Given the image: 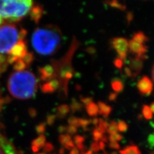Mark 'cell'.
<instances>
[{
  "label": "cell",
  "mask_w": 154,
  "mask_h": 154,
  "mask_svg": "<svg viewBox=\"0 0 154 154\" xmlns=\"http://www.w3.org/2000/svg\"><path fill=\"white\" fill-rule=\"evenodd\" d=\"M143 60H144L137 57H134L133 59L131 60L130 67L128 68L131 71L132 76H136L140 73L143 66Z\"/></svg>",
  "instance_id": "30bf717a"
},
{
  "label": "cell",
  "mask_w": 154,
  "mask_h": 154,
  "mask_svg": "<svg viewBox=\"0 0 154 154\" xmlns=\"http://www.w3.org/2000/svg\"><path fill=\"white\" fill-rule=\"evenodd\" d=\"M109 147L112 149H115V150H119L120 148V146L118 142H110Z\"/></svg>",
  "instance_id": "74e56055"
},
{
  "label": "cell",
  "mask_w": 154,
  "mask_h": 154,
  "mask_svg": "<svg viewBox=\"0 0 154 154\" xmlns=\"http://www.w3.org/2000/svg\"><path fill=\"white\" fill-rule=\"evenodd\" d=\"M38 154H45V153H38Z\"/></svg>",
  "instance_id": "db71d44e"
},
{
  "label": "cell",
  "mask_w": 154,
  "mask_h": 154,
  "mask_svg": "<svg viewBox=\"0 0 154 154\" xmlns=\"http://www.w3.org/2000/svg\"><path fill=\"white\" fill-rule=\"evenodd\" d=\"M142 113L143 116L144 117V118L146 119H150L152 118L153 116V113L151 111V110L150 109V107L149 106L144 105L143 106L142 108Z\"/></svg>",
  "instance_id": "ffe728a7"
},
{
  "label": "cell",
  "mask_w": 154,
  "mask_h": 154,
  "mask_svg": "<svg viewBox=\"0 0 154 154\" xmlns=\"http://www.w3.org/2000/svg\"><path fill=\"white\" fill-rule=\"evenodd\" d=\"M46 129V123H41L40 124L37 125L35 127V131L37 133L41 135L45 132Z\"/></svg>",
  "instance_id": "4316f807"
},
{
  "label": "cell",
  "mask_w": 154,
  "mask_h": 154,
  "mask_svg": "<svg viewBox=\"0 0 154 154\" xmlns=\"http://www.w3.org/2000/svg\"><path fill=\"white\" fill-rule=\"evenodd\" d=\"M79 151L78 149L76 148V147H74L73 148H72L69 153V154H79Z\"/></svg>",
  "instance_id": "7bdbcfd3"
},
{
  "label": "cell",
  "mask_w": 154,
  "mask_h": 154,
  "mask_svg": "<svg viewBox=\"0 0 154 154\" xmlns=\"http://www.w3.org/2000/svg\"><path fill=\"white\" fill-rule=\"evenodd\" d=\"M108 125H109V123L105 121V120H103L102 118H100L98 124L97 125V127H96V129H97L100 132H101L102 134H104L106 131H107Z\"/></svg>",
  "instance_id": "d6986e66"
},
{
  "label": "cell",
  "mask_w": 154,
  "mask_h": 154,
  "mask_svg": "<svg viewBox=\"0 0 154 154\" xmlns=\"http://www.w3.org/2000/svg\"><path fill=\"white\" fill-rule=\"evenodd\" d=\"M109 139V141L110 142H118V141L122 140L123 136H122L121 134L116 133V134H114L110 135Z\"/></svg>",
  "instance_id": "83f0119b"
},
{
  "label": "cell",
  "mask_w": 154,
  "mask_h": 154,
  "mask_svg": "<svg viewBox=\"0 0 154 154\" xmlns=\"http://www.w3.org/2000/svg\"><path fill=\"white\" fill-rule=\"evenodd\" d=\"M30 116H31L32 117L34 118V117H35V116H36V115H37V112H36V110H35L33 109H31V110H30Z\"/></svg>",
  "instance_id": "ee69618b"
},
{
  "label": "cell",
  "mask_w": 154,
  "mask_h": 154,
  "mask_svg": "<svg viewBox=\"0 0 154 154\" xmlns=\"http://www.w3.org/2000/svg\"><path fill=\"white\" fill-rule=\"evenodd\" d=\"M54 146L53 145V144L51 143L48 142L45 144L44 148H43V150L45 152H51V151L54 150Z\"/></svg>",
  "instance_id": "836d02e7"
},
{
  "label": "cell",
  "mask_w": 154,
  "mask_h": 154,
  "mask_svg": "<svg viewBox=\"0 0 154 154\" xmlns=\"http://www.w3.org/2000/svg\"><path fill=\"white\" fill-rule=\"evenodd\" d=\"M32 150H33V152H37L38 151V150H39V149H38V148H37L34 146H32Z\"/></svg>",
  "instance_id": "7dc6e473"
},
{
  "label": "cell",
  "mask_w": 154,
  "mask_h": 154,
  "mask_svg": "<svg viewBox=\"0 0 154 154\" xmlns=\"http://www.w3.org/2000/svg\"><path fill=\"white\" fill-rule=\"evenodd\" d=\"M120 154H141L137 146L131 145L125 147L123 150H119Z\"/></svg>",
  "instance_id": "9a60e30c"
},
{
  "label": "cell",
  "mask_w": 154,
  "mask_h": 154,
  "mask_svg": "<svg viewBox=\"0 0 154 154\" xmlns=\"http://www.w3.org/2000/svg\"><path fill=\"white\" fill-rule=\"evenodd\" d=\"M60 29L57 26L47 25L36 28L32 37L33 49L42 56H50L60 49L62 41Z\"/></svg>",
  "instance_id": "6da1fadb"
},
{
  "label": "cell",
  "mask_w": 154,
  "mask_h": 154,
  "mask_svg": "<svg viewBox=\"0 0 154 154\" xmlns=\"http://www.w3.org/2000/svg\"><path fill=\"white\" fill-rule=\"evenodd\" d=\"M117 124H118V130L120 132H126L128 128V126L127 123L125 121H123V120H119Z\"/></svg>",
  "instance_id": "d4e9b609"
},
{
  "label": "cell",
  "mask_w": 154,
  "mask_h": 154,
  "mask_svg": "<svg viewBox=\"0 0 154 154\" xmlns=\"http://www.w3.org/2000/svg\"><path fill=\"white\" fill-rule=\"evenodd\" d=\"M107 3L110 6H112L115 8H118L119 9L123 10L125 8V7L123 5L120 3L118 1H117V0H110V1L107 2Z\"/></svg>",
  "instance_id": "f1b7e54d"
},
{
  "label": "cell",
  "mask_w": 154,
  "mask_h": 154,
  "mask_svg": "<svg viewBox=\"0 0 154 154\" xmlns=\"http://www.w3.org/2000/svg\"><path fill=\"white\" fill-rule=\"evenodd\" d=\"M107 131L110 135L117 133L118 131V124H117V123L116 122H114V121H112L111 122H110L109 124V125H108Z\"/></svg>",
  "instance_id": "44dd1931"
},
{
  "label": "cell",
  "mask_w": 154,
  "mask_h": 154,
  "mask_svg": "<svg viewBox=\"0 0 154 154\" xmlns=\"http://www.w3.org/2000/svg\"><path fill=\"white\" fill-rule=\"evenodd\" d=\"M111 87L116 93H120L123 91L124 85L121 80L115 79L112 81Z\"/></svg>",
  "instance_id": "ac0fdd59"
},
{
  "label": "cell",
  "mask_w": 154,
  "mask_h": 154,
  "mask_svg": "<svg viewBox=\"0 0 154 154\" xmlns=\"http://www.w3.org/2000/svg\"><path fill=\"white\" fill-rule=\"evenodd\" d=\"M26 30L19 27L16 23H8L0 25V71L5 72L8 64L7 57L17 43L25 40Z\"/></svg>",
  "instance_id": "3957f363"
},
{
  "label": "cell",
  "mask_w": 154,
  "mask_h": 154,
  "mask_svg": "<svg viewBox=\"0 0 154 154\" xmlns=\"http://www.w3.org/2000/svg\"><path fill=\"white\" fill-rule=\"evenodd\" d=\"M153 103H152V104H151V105H150V110H151V111L152 112V113L153 112Z\"/></svg>",
  "instance_id": "681fc988"
},
{
  "label": "cell",
  "mask_w": 154,
  "mask_h": 154,
  "mask_svg": "<svg viewBox=\"0 0 154 154\" xmlns=\"http://www.w3.org/2000/svg\"><path fill=\"white\" fill-rule=\"evenodd\" d=\"M60 86V81L57 79H53L45 82L41 85V90L44 93H52L59 89Z\"/></svg>",
  "instance_id": "9c48e42d"
},
{
  "label": "cell",
  "mask_w": 154,
  "mask_h": 154,
  "mask_svg": "<svg viewBox=\"0 0 154 154\" xmlns=\"http://www.w3.org/2000/svg\"><path fill=\"white\" fill-rule=\"evenodd\" d=\"M46 136L45 135L41 134L32 141V146H34L39 149L44 146L45 144L46 143Z\"/></svg>",
  "instance_id": "2e32d148"
},
{
  "label": "cell",
  "mask_w": 154,
  "mask_h": 154,
  "mask_svg": "<svg viewBox=\"0 0 154 154\" xmlns=\"http://www.w3.org/2000/svg\"><path fill=\"white\" fill-rule=\"evenodd\" d=\"M114 65L116 66V67H118V68L122 69V67L123 66V60L121 59H119V58H117V59L114 60Z\"/></svg>",
  "instance_id": "d590c367"
},
{
  "label": "cell",
  "mask_w": 154,
  "mask_h": 154,
  "mask_svg": "<svg viewBox=\"0 0 154 154\" xmlns=\"http://www.w3.org/2000/svg\"><path fill=\"white\" fill-rule=\"evenodd\" d=\"M139 92L143 96H149L152 93L153 84L152 80L146 76H144L139 80L137 84Z\"/></svg>",
  "instance_id": "52a82bcc"
},
{
  "label": "cell",
  "mask_w": 154,
  "mask_h": 154,
  "mask_svg": "<svg viewBox=\"0 0 154 154\" xmlns=\"http://www.w3.org/2000/svg\"><path fill=\"white\" fill-rule=\"evenodd\" d=\"M64 150H65L64 148H62L60 149V151H59L60 154H64Z\"/></svg>",
  "instance_id": "c3c4849f"
},
{
  "label": "cell",
  "mask_w": 154,
  "mask_h": 154,
  "mask_svg": "<svg viewBox=\"0 0 154 154\" xmlns=\"http://www.w3.org/2000/svg\"><path fill=\"white\" fill-rule=\"evenodd\" d=\"M64 146L66 149H67V150H71L72 148H73L75 147V144H74L73 141L71 140L68 143H67Z\"/></svg>",
  "instance_id": "f35d334b"
},
{
  "label": "cell",
  "mask_w": 154,
  "mask_h": 154,
  "mask_svg": "<svg viewBox=\"0 0 154 154\" xmlns=\"http://www.w3.org/2000/svg\"><path fill=\"white\" fill-rule=\"evenodd\" d=\"M81 101L82 102V103L85 105H88L89 103H91V102H93V100L91 98H81Z\"/></svg>",
  "instance_id": "ab89813d"
},
{
  "label": "cell",
  "mask_w": 154,
  "mask_h": 154,
  "mask_svg": "<svg viewBox=\"0 0 154 154\" xmlns=\"http://www.w3.org/2000/svg\"><path fill=\"white\" fill-rule=\"evenodd\" d=\"M66 127H64V126H60L59 127V129H58V131H59V133L62 134H64L65 132H66Z\"/></svg>",
  "instance_id": "b9f144b4"
},
{
  "label": "cell",
  "mask_w": 154,
  "mask_h": 154,
  "mask_svg": "<svg viewBox=\"0 0 154 154\" xmlns=\"http://www.w3.org/2000/svg\"><path fill=\"white\" fill-rule=\"evenodd\" d=\"M86 111L91 116H96L98 114V107L97 104L91 102L88 105H85Z\"/></svg>",
  "instance_id": "5bb4252c"
},
{
  "label": "cell",
  "mask_w": 154,
  "mask_h": 154,
  "mask_svg": "<svg viewBox=\"0 0 154 154\" xmlns=\"http://www.w3.org/2000/svg\"><path fill=\"white\" fill-rule=\"evenodd\" d=\"M56 119H57V117L54 114L48 115L46 118V123L48 125H50V126H51V125H53L55 123Z\"/></svg>",
  "instance_id": "4dcf8cb0"
},
{
  "label": "cell",
  "mask_w": 154,
  "mask_h": 154,
  "mask_svg": "<svg viewBox=\"0 0 154 154\" xmlns=\"http://www.w3.org/2000/svg\"><path fill=\"white\" fill-rule=\"evenodd\" d=\"M82 107H83L82 104L78 102L75 99L73 100V102H72V103L71 105V109L73 112L79 111V110H80L82 109Z\"/></svg>",
  "instance_id": "cb8c5ba5"
},
{
  "label": "cell",
  "mask_w": 154,
  "mask_h": 154,
  "mask_svg": "<svg viewBox=\"0 0 154 154\" xmlns=\"http://www.w3.org/2000/svg\"><path fill=\"white\" fill-rule=\"evenodd\" d=\"M68 122L69 125L71 126H73L76 128L80 127V118H76V117H70L68 119Z\"/></svg>",
  "instance_id": "484cf974"
},
{
  "label": "cell",
  "mask_w": 154,
  "mask_h": 154,
  "mask_svg": "<svg viewBox=\"0 0 154 154\" xmlns=\"http://www.w3.org/2000/svg\"><path fill=\"white\" fill-rule=\"evenodd\" d=\"M92 152H97L100 150V148H99V144L98 143V142H93L91 145V150Z\"/></svg>",
  "instance_id": "e575fe53"
},
{
  "label": "cell",
  "mask_w": 154,
  "mask_h": 154,
  "mask_svg": "<svg viewBox=\"0 0 154 154\" xmlns=\"http://www.w3.org/2000/svg\"><path fill=\"white\" fill-rule=\"evenodd\" d=\"M33 60H34V56H33L32 53H29V52L27 53V54L23 59V62L26 64L27 67H28L32 63Z\"/></svg>",
  "instance_id": "603a6c76"
},
{
  "label": "cell",
  "mask_w": 154,
  "mask_h": 154,
  "mask_svg": "<svg viewBox=\"0 0 154 154\" xmlns=\"http://www.w3.org/2000/svg\"><path fill=\"white\" fill-rule=\"evenodd\" d=\"M0 154H3V151H2V149L1 148V146H0Z\"/></svg>",
  "instance_id": "816d5d0a"
},
{
  "label": "cell",
  "mask_w": 154,
  "mask_h": 154,
  "mask_svg": "<svg viewBox=\"0 0 154 154\" xmlns=\"http://www.w3.org/2000/svg\"><path fill=\"white\" fill-rule=\"evenodd\" d=\"M29 13H30L32 21H34L35 23H38L44 14V8L40 5H35L32 7Z\"/></svg>",
  "instance_id": "8fae6325"
},
{
  "label": "cell",
  "mask_w": 154,
  "mask_h": 154,
  "mask_svg": "<svg viewBox=\"0 0 154 154\" xmlns=\"http://www.w3.org/2000/svg\"><path fill=\"white\" fill-rule=\"evenodd\" d=\"M103 136V134L100 132L96 128L94 129L93 132V139L95 141L97 142V141L101 140Z\"/></svg>",
  "instance_id": "f546056e"
},
{
  "label": "cell",
  "mask_w": 154,
  "mask_h": 154,
  "mask_svg": "<svg viewBox=\"0 0 154 154\" xmlns=\"http://www.w3.org/2000/svg\"><path fill=\"white\" fill-rule=\"evenodd\" d=\"M3 19L2 18V17H1V16H0V25H2V24H3Z\"/></svg>",
  "instance_id": "f907efd6"
},
{
  "label": "cell",
  "mask_w": 154,
  "mask_h": 154,
  "mask_svg": "<svg viewBox=\"0 0 154 154\" xmlns=\"http://www.w3.org/2000/svg\"><path fill=\"white\" fill-rule=\"evenodd\" d=\"M71 140V137L70 135L67 134H60L59 136V141L60 143L61 144H62L63 146H64L67 143H68Z\"/></svg>",
  "instance_id": "7402d4cb"
},
{
  "label": "cell",
  "mask_w": 154,
  "mask_h": 154,
  "mask_svg": "<svg viewBox=\"0 0 154 154\" xmlns=\"http://www.w3.org/2000/svg\"><path fill=\"white\" fill-rule=\"evenodd\" d=\"M70 108L68 105H62L56 109V117L59 118H65L67 114L69 113Z\"/></svg>",
  "instance_id": "4fadbf2b"
},
{
  "label": "cell",
  "mask_w": 154,
  "mask_h": 154,
  "mask_svg": "<svg viewBox=\"0 0 154 154\" xmlns=\"http://www.w3.org/2000/svg\"><path fill=\"white\" fill-rule=\"evenodd\" d=\"M117 98V94L116 93H111L109 95V99L110 101H114Z\"/></svg>",
  "instance_id": "60d3db41"
},
{
  "label": "cell",
  "mask_w": 154,
  "mask_h": 154,
  "mask_svg": "<svg viewBox=\"0 0 154 154\" xmlns=\"http://www.w3.org/2000/svg\"><path fill=\"white\" fill-rule=\"evenodd\" d=\"M113 49L116 51L118 58L123 61L126 59L128 53V41L125 38L116 37L110 41Z\"/></svg>",
  "instance_id": "5b68a950"
},
{
  "label": "cell",
  "mask_w": 154,
  "mask_h": 154,
  "mask_svg": "<svg viewBox=\"0 0 154 154\" xmlns=\"http://www.w3.org/2000/svg\"><path fill=\"white\" fill-rule=\"evenodd\" d=\"M78 131V129H77L76 127H73V126H71V125H69L68 127H66V132L67 133V134L69 135H73L76 134Z\"/></svg>",
  "instance_id": "d6a6232c"
},
{
  "label": "cell",
  "mask_w": 154,
  "mask_h": 154,
  "mask_svg": "<svg viewBox=\"0 0 154 154\" xmlns=\"http://www.w3.org/2000/svg\"><path fill=\"white\" fill-rule=\"evenodd\" d=\"M112 154H118L117 152H114V153H112Z\"/></svg>",
  "instance_id": "f5cc1de1"
},
{
  "label": "cell",
  "mask_w": 154,
  "mask_h": 154,
  "mask_svg": "<svg viewBox=\"0 0 154 154\" xmlns=\"http://www.w3.org/2000/svg\"><path fill=\"white\" fill-rule=\"evenodd\" d=\"M105 146V143H103V141H101L100 142V143H99V148H100V150H104Z\"/></svg>",
  "instance_id": "f6af8a7d"
},
{
  "label": "cell",
  "mask_w": 154,
  "mask_h": 154,
  "mask_svg": "<svg viewBox=\"0 0 154 154\" xmlns=\"http://www.w3.org/2000/svg\"><path fill=\"white\" fill-rule=\"evenodd\" d=\"M7 88L11 95L16 99L32 98L35 96L37 92L36 77L29 71H14L8 79Z\"/></svg>",
  "instance_id": "7a4b0ae2"
},
{
  "label": "cell",
  "mask_w": 154,
  "mask_h": 154,
  "mask_svg": "<svg viewBox=\"0 0 154 154\" xmlns=\"http://www.w3.org/2000/svg\"><path fill=\"white\" fill-rule=\"evenodd\" d=\"M33 7V0H0V16L8 23L25 17Z\"/></svg>",
  "instance_id": "277c9868"
},
{
  "label": "cell",
  "mask_w": 154,
  "mask_h": 154,
  "mask_svg": "<svg viewBox=\"0 0 154 154\" xmlns=\"http://www.w3.org/2000/svg\"><path fill=\"white\" fill-rule=\"evenodd\" d=\"M38 75L42 81L47 82L53 79H56V71L51 64H48L38 69Z\"/></svg>",
  "instance_id": "ba28073f"
},
{
  "label": "cell",
  "mask_w": 154,
  "mask_h": 154,
  "mask_svg": "<svg viewBox=\"0 0 154 154\" xmlns=\"http://www.w3.org/2000/svg\"><path fill=\"white\" fill-rule=\"evenodd\" d=\"M85 141V137L80 136V135H76L74 137V142L76 144V145L80 144H84V142Z\"/></svg>",
  "instance_id": "1f68e13d"
},
{
  "label": "cell",
  "mask_w": 154,
  "mask_h": 154,
  "mask_svg": "<svg viewBox=\"0 0 154 154\" xmlns=\"http://www.w3.org/2000/svg\"><path fill=\"white\" fill-rule=\"evenodd\" d=\"M147 46L144 44L136 42L132 39L128 41V51L135 55L134 57L144 60L146 58V53L147 52Z\"/></svg>",
  "instance_id": "8992f818"
},
{
  "label": "cell",
  "mask_w": 154,
  "mask_h": 154,
  "mask_svg": "<svg viewBox=\"0 0 154 154\" xmlns=\"http://www.w3.org/2000/svg\"><path fill=\"white\" fill-rule=\"evenodd\" d=\"M101 140H102V141H103V143H107V141H108V139H107V136H103V137H102V139H101Z\"/></svg>",
  "instance_id": "bcb514c9"
},
{
  "label": "cell",
  "mask_w": 154,
  "mask_h": 154,
  "mask_svg": "<svg viewBox=\"0 0 154 154\" xmlns=\"http://www.w3.org/2000/svg\"><path fill=\"white\" fill-rule=\"evenodd\" d=\"M148 143L149 144V145L150 146V148L152 149L153 147V144H154V137H153V134H151L150 135H149V136L148 137Z\"/></svg>",
  "instance_id": "8d00e7d4"
},
{
  "label": "cell",
  "mask_w": 154,
  "mask_h": 154,
  "mask_svg": "<svg viewBox=\"0 0 154 154\" xmlns=\"http://www.w3.org/2000/svg\"><path fill=\"white\" fill-rule=\"evenodd\" d=\"M132 39L144 45H145V43L148 41V37L144 35V33L142 32H138L136 33H134Z\"/></svg>",
  "instance_id": "e0dca14e"
},
{
  "label": "cell",
  "mask_w": 154,
  "mask_h": 154,
  "mask_svg": "<svg viewBox=\"0 0 154 154\" xmlns=\"http://www.w3.org/2000/svg\"><path fill=\"white\" fill-rule=\"evenodd\" d=\"M97 105L98 107V113L103 116L105 118H107L110 112H112V107L102 102H99Z\"/></svg>",
  "instance_id": "7c38bea8"
}]
</instances>
